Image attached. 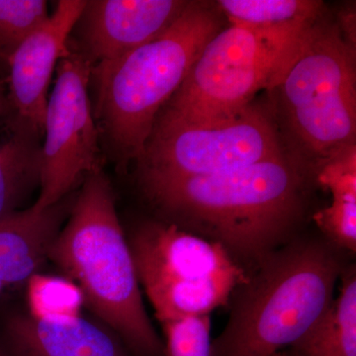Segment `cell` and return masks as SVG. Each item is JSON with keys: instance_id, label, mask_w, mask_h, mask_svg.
<instances>
[{"instance_id": "cell-11", "label": "cell", "mask_w": 356, "mask_h": 356, "mask_svg": "<svg viewBox=\"0 0 356 356\" xmlns=\"http://www.w3.org/2000/svg\"><path fill=\"white\" fill-rule=\"evenodd\" d=\"M187 0H86L74 29L77 53L95 65L127 55L165 32Z\"/></svg>"}, {"instance_id": "cell-3", "label": "cell", "mask_w": 356, "mask_h": 356, "mask_svg": "<svg viewBox=\"0 0 356 356\" xmlns=\"http://www.w3.org/2000/svg\"><path fill=\"white\" fill-rule=\"evenodd\" d=\"M267 93L285 154L315 178L325 161L356 145L355 46L325 9Z\"/></svg>"}, {"instance_id": "cell-7", "label": "cell", "mask_w": 356, "mask_h": 356, "mask_svg": "<svg viewBox=\"0 0 356 356\" xmlns=\"http://www.w3.org/2000/svg\"><path fill=\"white\" fill-rule=\"evenodd\" d=\"M128 243L140 288L161 324L228 306L248 278L221 245L161 220L140 224Z\"/></svg>"}, {"instance_id": "cell-15", "label": "cell", "mask_w": 356, "mask_h": 356, "mask_svg": "<svg viewBox=\"0 0 356 356\" xmlns=\"http://www.w3.org/2000/svg\"><path fill=\"white\" fill-rule=\"evenodd\" d=\"M339 296L290 346L289 356H356V271L344 268Z\"/></svg>"}, {"instance_id": "cell-20", "label": "cell", "mask_w": 356, "mask_h": 356, "mask_svg": "<svg viewBox=\"0 0 356 356\" xmlns=\"http://www.w3.org/2000/svg\"><path fill=\"white\" fill-rule=\"evenodd\" d=\"M314 221L339 250H356V203L332 202L314 215Z\"/></svg>"}, {"instance_id": "cell-21", "label": "cell", "mask_w": 356, "mask_h": 356, "mask_svg": "<svg viewBox=\"0 0 356 356\" xmlns=\"http://www.w3.org/2000/svg\"><path fill=\"white\" fill-rule=\"evenodd\" d=\"M10 112L7 88L6 83L0 79V119L10 114Z\"/></svg>"}, {"instance_id": "cell-18", "label": "cell", "mask_w": 356, "mask_h": 356, "mask_svg": "<svg viewBox=\"0 0 356 356\" xmlns=\"http://www.w3.org/2000/svg\"><path fill=\"white\" fill-rule=\"evenodd\" d=\"M165 356H211V316H191L161 323Z\"/></svg>"}, {"instance_id": "cell-14", "label": "cell", "mask_w": 356, "mask_h": 356, "mask_svg": "<svg viewBox=\"0 0 356 356\" xmlns=\"http://www.w3.org/2000/svg\"><path fill=\"white\" fill-rule=\"evenodd\" d=\"M43 134L13 114L0 119V218L40 185Z\"/></svg>"}, {"instance_id": "cell-22", "label": "cell", "mask_w": 356, "mask_h": 356, "mask_svg": "<svg viewBox=\"0 0 356 356\" xmlns=\"http://www.w3.org/2000/svg\"><path fill=\"white\" fill-rule=\"evenodd\" d=\"M273 356H289V355H288L287 353H282V351H281V353H276V355H273Z\"/></svg>"}, {"instance_id": "cell-10", "label": "cell", "mask_w": 356, "mask_h": 356, "mask_svg": "<svg viewBox=\"0 0 356 356\" xmlns=\"http://www.w3.org/2000/svg\"><path fill=\"white\" fill-rule=\"evenodd\" d=\"M86 0H60L48 19L7 60L10 114L44 134L49 86L60 58L70 50V34Z\"/></svg>"}, {"instance_id": "cell-16", "label": "cell", "mask_w": 356, "mask_h": 356, "mask_svg": "<svg viewBox=\"0 0 356 356\" xmlns=\"http://www.w3.org/2000/svg\"><path fill=\"white\" fill-rule=\"evenodd\" d=\"M216 6L229 24L254 28L311 19L325 9L322 1L315 0H220Z\"/></svg>"}, {"instance_id": "cell-4", "label": "cell", "mask_w": 356, "mask_h": 356, "mask_svg": "<svg viewBox=\"0 0 356 356\" xmlns=\"http://www.w3.org/2000/svg\"><path fill=\"white\" fill-rule=\"evenodd\" d=\"M344 264L327 240L296 238L274 250L236 288L211 356H273L331 305Z\"/></svg>"}, {"instance_id": "cell-17", "label": "cell", "mask_w": 356, "mask_h": 356, "mask_svg": "<svg viewBox=\"0 0 356 356\" xmlns=\"http://www.w3.org/2000/svg\"><path fill=\"white\" fill-rule=\"evenodd\" d=\"M49 16L44 0H0V58L8 60Z\"/></svg>"}, {"instance_id": "cell-8", "label": "cell", "mask_w": 356, "mask_h": 356, "mask_svg": "<svg viewBox=\"0 0 356 356\" xmlns=\"http://www.w3.org/2000/svg\"><path fill=\"white\" fill-rule=\"evenodd\" d=\"M285 154L269 107L252 102L235 116L207 124L159 115L138 159L139 175L200 177Z\"/></svg>"}, {"instance_id": "cell-9", "label": "cell", "mask_w": 356, "mask_h": 356, "mask_svg": "<svg viewBox=\"0 0 356 356\" xmlns=\"http://www.w3.org/2000/svg\"><path fill=\"white\" fill-rule=\"evenodd\" d=\"M93 65L70 49L60 58L47 103L40 192L35 210L64 200L88 175L102 170L99 129L88 95Z\"/></svg>"}, {"instance_id": "cell-6", "label": "cell", "mask_w": 356, "mask_h": 356, "mask_svg": "<svg viewBox=\"0 0 356 356\" xmlns=\"http://www.w3.org/2000/svg\"><path fill=\"white\" fill-rule=\"evenodd\" d=\"M320 15L275 27L222 28L204 46L159 114L184 123L207 124L240 113L254 102L259 91L270 88L304 33Z\"/></svg>"}, {"instance_id": "cell-1", "label": "cell", "mask_w": 356, "mask_h": 356, "mask_svg": "<svg viewBox=\"0 0 356 356\" xmlns=\"http://www.w3.org/2000/svg\"><path fill=\"white\" fill-rule=\"evenodd\" d=\"M139 178L159 220L219 243L248 273L295 238L316 180L287 154L215 175Z\"/></svg>"}, {"instance_id": "cell-13", "label": "cell", "mask_w": 356, "mask_h": 356, "mask_svg": "<svg viewBox=\"0 0 356 356\" xmlns=\"http://www.w3.org/2000/svg\"><path fill=\"white\" fill-rule=\"evenodd\" d=\"M72 204L67 196L47 209L31 206L0 218V293L36 276L48 261Z\"/></svg>"}, {"instance_id": "cell-2", "label": "cell", "mask_w": 356, "mask_h": 356, "mask_svg": "<svg viewBox=\"0 0 356 356\" xmlns=\"http://www.w3.org/2000/svg\"><path fill=\"white\" fill-rule=\"evenodd\" d=\"M83 302L136 356H165L147 316L113 188L102 170L88 175L49 252Z\"/></svg>"}, {"instance_id": "cell-12", "label": "cell", "mask_w": 356, "mask_h": 356, "mask_svg": "<svg viewBox=\"0 0 356 356\" xmlns=\"http://www.w3.org/2000/svg\"><path fill=\"white\" fill-rule=\"evenodd\" d=\"M0 356H136L102 323L77 314L16 313L7 318Z\"/></svg>"}, {"instance_id": "cell-19", "label": "cell", "mask_w": 356, "mask_h": 356, "mask_svg": "<svg viewBox=\"0 0 356 356\" xmlns=\"http://www.w3.org/2000/svg\"><path fill=\"white\" fill-rule=\"evenodd\" d=\"M316 181L329 189L334 202L356 203V145L325 161Z\"/></svg>"}, {"instance_id": "cell-5", "label": "cell", "mask_w": 356, "mask_h": 356, "mask_svg": "<svg viewBox=\"0 0 356 356\" xmlns=\"http://www.w3.org/2000/svg\"><path fill=\"white\" fill-rule=\"evenodd\" d=\"M222 27L216 4L189 1L156 38L92 67L96 124L120 165L140 158L161 110Z\"/></svg>"}]
</instances>
